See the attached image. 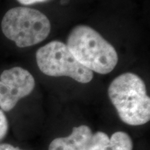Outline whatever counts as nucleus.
<instances>
[{"label":"nucleus","instance_id":"obj_1","mask_svg":"<svg viewBox=\"0 0 150 150\" xmlns=\"http://www.w3.org/2000/svg\"><path fill=\"white\" fill-rule=\"evenodd\" d=\"M108 94L123 122L140 126L149 121L150 98L138 75L126 72L117 76L110 83Z\"/></svg>","mask_w":150,"mask_h":150},{"label":"nucleus","instance_id":"obj_2","mask_svg":"<svg viewBox=\"0 0 150 150\" xmlns=\"http://www.w3.org/2000/svg\"><path fill=\"white\" fill-rule=\"evenodd\" d=\"M66 45L75 59L93 72L108 74L117 64L118 55L114 47L89 26L73 28Z\"/></svg>","mask_w":150,"mask_h":150},{"label":"nucleus","instance_id":"obj_3","mask_svg":"<svg viewBox=\"0 0 150 150\" xmlns=\"http://www.w3.org/2000/svg\"><path fill=\"white\" fill-rule=\"evenodd\" d=\"M1 29L7 38L23 48L45 40L51 31V24L47 17L36 9L16 7L6 13Z\"/></svg>","mask_w":150,"mask_h":150},{"label":"nucleus","instance_id":"obj_4","mask_svg":"<svg viewBox=\"0 0 150 150\" xmlns=\"http://www.w3.org/2000/svg\"><path fill=\"white\" fill-rule=\"evenodd\" d=\"M37 65L43 74L50 76H67L81 83L93 79V72L82 65L72 55L67 45L54 40L38 50Z\"/></svg>","mask_w":150,"mask_h":150},{"label":"nucleus","instance_id":"obj_5","mask_svg":"<svg viewBox=\"0 0 150 150\" xmlns=\"http://www.w3.org/2000/svg\"><path fill=\"white\" fill-rule=\"evenodd\" d=\"M35 79L25 69L15 67L6 70L0 76V107L5 111L12 110L23 97L35 88Z\"/></svg>","mask_w":150,"mask_h":150},{"label":"nucleus","instance_id":"obj_6","mask_svg":"<svg viewBox=\"0 0 150 150\" xmlns=\"http://www.w3.org/2000/svg\"><path fill=\"white\" fill-rule=\"evenodd\" d=\"M93 136L88 126L80 125L74 127L68 136L52 140L48 150H87Z\"/></svg>","mask_w":150,"mask_h":150},{"label":"nucleus","instance_id":"obj_7","mask_svg":"<svg viewBox=\"0 0 150 150\" xmlns=\"http://www.w3.org/2000/svg\"><path fill=\"white\" fill-rule=\"evenodd\" d=\"M131 137L123 131H117L110 138L106 133L97 131L92 137L87 150H132Z\"/></svg>","mask_w":150,"mask_h":150},{"label":"nucleus","instance_id":"obj_8","mask_svg":"<svg viewBox=\"0 0 150 150\" xmlns=\"http://www.w3.org/2000/svg\"><path fill=\"white\" fill-rule=\"evenodd\" d=\"M8 130V120L2 110H0V141L6 136Z\"/></svg>","mask_w":150,"mask_h":150},{"label":"nucleus","instance_id":"obj_9","mask_svg":"<svg viewBox=\"0 0 150 150\" xmlns=\"http://www.w3.org/2000/svg\"><path fill=\"white\" fill-rule=\"evenodd\" d=\"M0 150H23L20 149L19 147H16L10 144L3 143L0 144Z\"/></svg>","mask_w":150,"mask_h":150},{"label":"nucleus","instance_id":"obj_10","mask_svg":"<svg viewBox=\"0 0 150 150\" xmlns=\"http://www.w3.org/2000/svg\"><path fill=\"white\" fill-rule=\"evenodd\" d=\"M20 3H21L22 4L24 5H29V4H32L39 2V1H42L45 0H18Z\"/></svg>","mask_w":150,"mask_h":150}]
</instances>
